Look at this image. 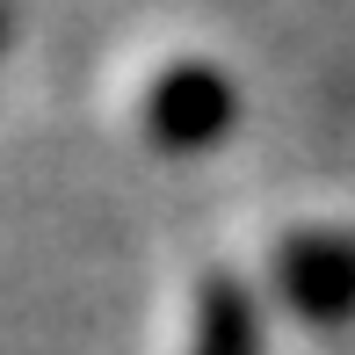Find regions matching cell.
I'll return each mask as SVG.
<instances>
[{
  "label": "cell",
  "instance_id": "obj_1",
  "mask_svg": "<svg viewBox=\"0 0 355 355\" xmlns=\"http://www.w3.org/2000/svg\"><path fill=\"white\" fill-rule=\"evenodd\" d=\"M138 116H145V131H153L159 153H211V145L239 123L232 73L211 66V58H174V66L145 87Z\"/></svg>",
  "mask_w": 355,
  "mask_h": 355
},
{
  "label": "cell",
  "instance_id": "obj_2",
  "mask_svg": "<svg viewBox=\"0 0 355 355\" xmlns=\"http://www.w3.org/2000/svg\"><path fill=\"white\" fill-rule=\"evenodd\" d=\"M276 290L312 327L348 319L355 312V239L348 232H290L276 254Z\"/></svg>",
  "mask_w": 355,
  "mask_h": 355
},
{
  "label": "cell",
  "instance_id": "obj_3",
  "mask_svg": "<svg viewBox=\"0 0 355 355\" xmlns=\"http://www.w3.org/2000/svg\"><path fill=\"white\" fill-rule=\"evenodd\" d=\"M189 355H268L261 348V312H254L247 283H232V276H203L196 283Z\"/></svg>",
  "mask_w": 355,
  "mask_h": 355
}]
</instances>
